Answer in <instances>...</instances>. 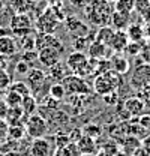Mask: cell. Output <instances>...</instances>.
I'll list each match as a JSON object with an SVG mask.
<instances>
[{
    "label": "cell",
    "mask_w": 150,
    "mask_h": 156,
    "mask_svg": "<svg viewBox=\"0 0 150 156\" xmlns=\"http://www.w3.org/2000/svg\"><path fill=\"white\" fill-rule=\"evenodd\" d=\"M50 5H57V3H63L65 0H47Z\"/></svg>",
    "instance_id": "obj_49"
},
{
    "label": "cell",
    "mask_w": 150,
    "mask_h": 156,
    "mask_svg": "<svg viewBox=\"0 0 150 156\" xmlns=\"http://www.w3.org/2000/svg\"><path fill=\"white\" fill-rule=\"evenodd\" d=\"M35 2H36V3H39V2H44V0H35Z\"/></svg>",
    "instance_id": "obj_54"
},
{
    "label": "cell",
    "mask_w": 150,
    "mask_h": 156,
    "mask_svg": "<svg viewBox=\"0 0 150 156\" xmlns=\"http://www.w3.org/2000/svg\"><path fill=\"white\" fill-rule=\"evenodd\" d=\"M18 50V45H17V41L9 36V35H3L0 36V56L3 57H11L17 53Z\"/></svg>",
    "instance_id": "obj_14"
},
{
    "label": "cell",
    "mask_w": 150,
    "mask_h": 156,
    "mask_svg": "<svg viewBox=\"0 0 150 156\" xmlns=\"http://www.w3.org/2000/svg\"><path fill=\"white\" fill-rule=\"evenodd\" d=\"M131 156H150V155L144 150V149H143V147H141V146H140L138 149H135V150H134V153H132Z\"/></svg>",
    "instance_id": "obj_45"
},
{
    "label": "cell",
    "mask_w": 150,
    "mask_h": 156,
    "mask_svg": "<svg viewBox=\"0 0 150 156\" xmlns=\"http://www.w3.org/2000/svg\"><path fill=\"white\" fill-rule=\"evenodd\" d=\"M65 24H66V30L71 35H74V38H77V36H87V33H89L87 24H84L81 20L78 17H75V15L66 17Z\"/></svg>",
    "instance_id": "obj_12"
},
{
    "label": "cell",
    "mask_w": 150,
    "mask_h": 156,
    "mask_svg": "<svg viewBox=\"0 0 150 156\" xmlns=\"http://www.w3.org/2000/svg\"><path fill=\"white\" fill-rule=\"evenodd\" d=\"M42 48H54L57 51L63 53V42L60 41V38H57L56 35H50V33H38L35 36V50L39 51Z\"/></svg>",
    "instance_id": "obj_8"
},
{
    "label": "cell",
    "mask_w": 150,
    "mask_h": 156,
    "mask_svg": "<svg viewBox=\"0 0 150 156\" xmlns=\"http://www.w3.org/2000/svg\"><path fill=\"white\" fill-rule=\"evenodd\" d=\"M122 84V75H119L117 72H114L112 69L104 72V74H98L93 80V92L98 93L99 96H105L108 93L116 92Z\"/></svg>",
    "instance_id": "obj_2"
},
{
    "label": "cell",
    "mask_w": 150,
    "mask_h": 156,
    "mask_svg": "<svg viewBox=\"0 0 150 156\" xmlns=\"http://www.w3.org/2000/svg\"><path fill=\"white\" fill-rule=\"evenodd\" d=\"M11 2H12V0H11Z\"/></svg>",
    "instance_id": "obj_55"
},
{
    "label": "cell",
    "mask_w": 150,
    "mask_h": 156,
    "mask_svg": "<svg viewBox=\"0 0 150 156\" xmlns=\"http://www.w3.org/2000/svg\"><path fill=\"white\" fill-rule=\"evenodd\" d=\"M114 33H116V30L112 29L111 26H101L98 29V32H96L95 41H98V42H101V44H104V45H107L110 48V44H111Z\"/></svg>",
    "instance_id": "obj_21"
},
{
    "label": "cell",
    "mask_w": 150,
    "mask_h": 156,
    "mask_svg": "<svg viewBox=\"0 0 150 156\" xmlns=\"http://www.w3.org/2000/svg\"><path fill=\"white\" fill-rule=\"evenodd\" d=\"M107 50L108 47L98 42V41H93L90 45H89V56L90 58H95V60H101V58H105L107 56Z\"/></svg>",
    "instance_id": "obj_24"
},
{
    "label": "cell",
    "mask_w": 150,
    "mask_h": 156,
    "mask_svg": "<svg viewBox=\"0 0 150 156\" xmlns=\"http://www.w3.org/2000/svg\"><path fill=\"white\" fill-rule=\"evenodd\" d=\"M21 108H23V111H24V114L29 117L32 116V114H35L38 110V101L36 98L33 96L32 93L30 95H27V96L23 98V101H21Z\"/></svg>",
    "instance_id": "obj_26"
},
{
    "label": "cell",
    "mask_w": 150,
    "mask_h": 156,
    "mask_svg": "<svg viewBox=\"0 0 150 156\" xmlns=\"http://www.w3.org/2000/svg\"><path fill=\"white\" fill-rule=\"evenodd\" d=\"M47 72H44L42 69H38V68H30V71L26 74V83L27 86L30 87L32 93L33 92H38L44 87L45 81H47Z\"/></svg>",
    "instance_id": "obj_10"
},
{
    "label": "cell",
    "mask_w": 150,
    "mask_h": 156,
    "mask_svg": "<svg viewBox=\"0 0 150 156\" xmlns=\"http://www.w3.org/2000/svg\"><path fill=\"white\" fill-rule=\"evenodd\" d=\"M80 156H95V155H80Z\"/></svg>",
    "instance_id": "obj_53"
},
{
    "label": "cell",
    "mask_w": 150,
    "mask_h": 156,
    "mask_svg": "<svg viewBox=\"0 0 150 156\" xmlns=\"http://www.w3.org/2000/svg\"><path fill=\"white\" fill-rule=\"evenodd\" d=\"M128 42H129V39H128L126 32H123V30H116V33H114V36H112L111 44H110V48H111L112 51H116L117 54H120V53L125 51Z\"/></svg>",
    "instance_id": "obj_18"
},
{
    "label": "cell",
    "mask_w": 150,
    "mask_h": 156,
    "mask_svg": "<svg viewBox=\"0 0 150 156\" xmlns=\"http://www.w3.org/2000/svg\"><path fill=\"white\" fill-rule=\"evenodd\" d=\"M21 60H24L30 68L38 62V51L36 50H29V51H24L21 54Z\"/></svg>",
    "instance_id": "obj_36"
},
{
    "label": "cell",
    "mask_w": 150,
    "mask_h": 156,
    "mask_svg": "<svg viewBox=\"0 0 150 156\" xmlns=\"http://www.w3.org/2000/svg\"><path fill=\"white\" fill-rule=\"evenodd\" d=\"M9 29L20 38L26 36L32 33V18L29 17V14H15L9 23Z\"/></svg>",
    "instance_id": "obj_7"
},
{
    "label": "cell",
    "mask_w": 150,
    "mask_h": 156,
    "mask_svg": "<svg viewBox=\"0 0 150 156\" xmlns=\"http://www.w3.org/2000/svg\"><path fill=\"white\" fill-rule=\"evenodd\" d=\"M29 71H30V66H29L24 60H18V63H17V66H15V72H17V74H21V75H26Z\"/></svg>",
    "instance_id": "obj_40"
},
{
    "label": "cell",
    "mask_w": 150,
    "mask_h": 156,
    "mask_svg": "<svg viewBox=\"0 0 150 156\" xmlns=\"http://www.w3.org/2000/svg\"><path fill=\"white\" fill-rule=\"evenodd\" d=\"M9 132V123L5 117H0V140H6Z\"/></svg>",
    "instance_id": "obj_37"
},
{
    "label": "cell",
    "mask_w": 150,
    "mask_h": 156,
    "mask_svg": "<svg viewBox=\"0 0 150 156\" xmlns=\"http://www.w3.org/2000/svg\"><path fill=\"white\" fill-rule=\"evenodd\" d=\"M3 35H6V30L3 27H0V36H3Z\"/></svg>",
    "instance_id": "obj_50"
},
{
    "label": "cell",
    "mask_w": 150,
    "mask_h": 156,
    "mask_svg": "<svg viewBox=\"0 0 150 156\" xmlns=\"http://www.w3.org/2000/svg\"><path fill=\"white\" fill-rule=\"evenodd\" d=\"M29 153L30 156H51L53 155V144L45 136L35 138L29 146Z\"/></svg>",
    "instance_id": "obj_9"
},
{
    "label": "cell",
    "mask_w": 150,
    "mask_h": 156,
    "mask_svg": "<svg viewBox=\"0 0 150 156\" xmlns=\"http://www.w3.org/2000/svg\"><path fill=\"white\" fill-rule=\"evenodd\" d=\"M146 105L140 98H129L125 101V110L128 111V116H140L144 111Z\"/></svg>",
    "instance_id": "obj_19"
},
{
    "label": "cell",
    "mask_w": 150,
    "mask_h": 156,
    "mask_svg": "<svg viewBox=\"0 0 150 156\" xmlns=\"http://www.w3.org/2000/svg\"><path fill=\"white\" fill-rule=\"evenodd\" d=\"M119 95H117V92H112V93H108V95H105V96H102L104 99V102L107 104V105H110V107H114L116 104H117V101H119Z\"/></svg>",
    "instance_id": "obj_39"
},
{
    "label": "cell",
    "mask_w": 150,
    "mask_h": 156,
    "mask_svg": "<svg viewBox=\"0 0 150 156\" xmlns=\"http://www.w3.org/2000/svg\"><path fill=\"white\" fill-rule=\"evenodd\" d=\"M0 156H5V153H3V152H2V150H0Z\"/></svg>",
    "instance_id": "obj_52"
},
{
    "label": "cell",
    "mask_w": 150,
    "mask_h": 156,
    "mask_svg": "<svg viewBox=\"0 0 150 156\" xmlns=\"http://www.w3.org/2000/svg\"><path fill=\"white\" fill-rule=\"evenodd\" d=\"M104 2H107V3H116V0H104Z\"/></svg>",
    "instance_id": "obj_51"
},
{
    "label": "cell",
    "mask_w": 150,
    "mask_h": 156,
    "mask_svg": "<svg viewBox=\"0 0 150 156\" xmlns=\"http://www.w3.org/2000/svg\"><path fill=\"white\" fill-rule=\"evenodd\" d=\"M141 147H143V149L150 155V135H147L143 141H141Z\"/></svg>",
    "instance_id": "obj_44"
},
{
    "label": "cell",
    "mask_w": 150,
    "mask_h": 156,
    "mask_svg": "<svg viewBox=\"0 0 150 156\" xmlns=\"http://www.w3.org/2000/svg\"><path fill=\"white\" fill-rule=\"evenodd\" d=\"M112 11L114 8H111V3H107L104 0L87 2L86 5V15L96 26H108Z\"/></svg>",
    "instance_id": "obj_1"
},
{
    "label": "cell",
    "mask_w": 150,
    "mask_h": 156,
    "mask_svg": "<svg viewBox=\"0 0 150 156\" xmlns=\"http://www.w3.org/2000/svg\"><path fill=\"white\" fill-rule=\"evenodd\" d=\"M6 110H8V105H6L3 101H0V117H5V114H6Z\"/></svg>",
    "instance_id": "obj_48"
},
{
    "label": "cell",
    "mask_w": 150,
    "mask_h": 156,
    "mask_svg": "<svg viewBox=\"0 0 150 156\" xmlns=\"http://www.w3.org/2000/svg\"><path fill=\"white\" fill-rule=\"evenodd\" d=\"M110 65H111L112 71L117 72L119 75H125V74H128L129 69H131V63H129V60L125 57V56L117 54V53H116V56H112V57L110 58Z\"/></svg>",
    "instance_id": "obj_16"
},
{
    "label": "cell",
    "mask_w": 150,
    "mask_h": 156,
    "mask_svg": "<svg viewBox=\"0 0 150 156\" xmlns=\"http://www.w3.org/2000/svg\"><path fill=\"white\" fill-rule=\"evenodd\" d=\"M126 35L132 42H144V26L141 23H131L126 29Z\"/></svg>",
    "instance_id": "obj_20"
},
{
    "label": "cell",
    "mask_w": 150,
    "mask_h": 156,
    "mask_svg": "<svg viewBox=\"0 0 150 156\" xmlns=\"http://www.w3.org/2000/svg\"><path fill=\"white\" fill-rule=\"evenodd\" d=\"M149 2H150V0H149Z\"/></svg>",
    "instance_id": "obj_56"
},
{
    "label": "cell",
    "mask_w": 150,
    "mask_h": 156,
    "mask_svg": "<svg viewBox=\"0 0 150 156\" xmlns=\"http://www.w3.org/2000/svg\"><path fill=\"white\" fill-rule=\"evenodd\" d=\"M140 57H141V60L146 65H150V44H144L143 45L141 53H140Z\"/></svg>",
    "instance_id": "obj_38"
},
{
    "label": "cell",
    "mask_w": 150,
    "mask_h": 156,
    "mask_svg": "<svg viewBox=\"0 0 150 156\" xmlns=\"http://www.w3.org/2000/svg\"><path fill=\"white\" fill-rule=\"evenodd\" d=\"M140 17H141V20H143L144 24H150V6L146 8V9L140 14Z\"/></svg>",
    "instance_id": "obj_43"
},
{
    "label": "cell",
    "mask_w": 150,
    "mask_h": 156,
    "mask_svg": "<svg viewBox=\"0 0 150 156\" xmlns=\"http://www.w3.org/2000/svg\"><path fill=\"white\" fill-rule=\"evenodd\" d=\"M60 56H62V53L54 50V48H42V50L38 51V62H39L44 68L50 69V68H53L56 63L60 62Z\"/></svg>",
    "instance_id": "obj_11"
},
{
    "label": "cell",
    "mask_w": 150,
    "mask_h": 156,
    "mask_svg": "<svg viewBox=\"0 0 150 156\" xmlns=\"http://www.w3.org/2000/svg\"><path fill=\"white\" fill-rule=\"evenodd\" d=\"M36 2L35 0H12L11 8L15 14H29L35 9Z\"/></svg>",
    "instance_id": "obj_23"
},
{
    "label": "cell",
    "mask_w": 150,
    "mask_h": 156,
    "mask_svg": "<svg viewBox=\"0 0 150 156\" xmlns=\"http://www.w3.org/2000/svg\"><path fill=\"white\" fill-rule=\"evenodd\" d=\"M8 90H12V92H15V93L21 95L23 98L32 93V90H30V87L27 86L26 81H12Z\"/></svg>",
    "instance_id": "obj_30"
},
{
    "label": "cell",
    "mask_w": 150,
    "mask_h": 156,
    "mask_svg": "<svg viewBox=\"0 0 150 156\" xmlns=\"http://www.w3.org/2000/svg\"><path fill=\"white\" fill-rule=\"evenodd\" d=\"M87 2H89V0H68V3H69L71 6H74V8H77V9L86 8Z\"/></svg>",
    "instance_id": "obj_42"
},
{
    "label": "cell",
    "mask_w": 150,
    "mask_h": 156,
    "mask_svg": "<svg viewBox=\"0 0 150 156\" xmlns=\"http://www.w3.org/2000/svg\"><path fill=\"white\" fill-rule=\"evenodd\" d=\"M110 24H111V27L114 30H123V32H126V29L131 24V15L122 14V12H117V11H112Z\"/></svg>",
    "instance_id": "obj_17"
},
{
    "label": "cell",
    "mask_w": 150,
    "mask_h": 156,
    "mask_svg": "<svg viewBox=\"0 0 150 156\" xmlns=\"http://www.w3.org/2000/svg\"><path fill=\"white\" fill-rule=\"evenodd\" d=\"M24 128H26V135L32 140L35 138H41V136H45V134L48 132V123H47V119L42 117L41 114H32L26 119L24 122Z\"/></svg>",
    "instance_id": "obj_4"
},
{
    "label": "cell",
    "mask_w": 150,
    "mask_h": 156,
    "mask_svg": "<svg viewBox=\"0 0 150 156\" xmlns=\"http://www.w3.org/2000/svg\"><path fill=\"white\" fill-rule=\"evenodd\" d=\"M144 39L147 41V44H150V24H146L144 27Z\"/></svg>",
    "instance_id": "obj_47"
},
{
    "label": "cell",
    "mask_w": 150,
    "mask_h": 156,
    "mask_svg": "<svg viewBox=\"0 0 150 156\" xmlns=\"http://www.w3.org/2000/svg\"><path fill=\"white\" fill-rule=\"evenodd\" d=\"M72 72H71V69L68 68V65H66V62H59L56 63L53 68H50L48 69V78H51L53 80V83H62L63 80L66 77H69Z\"/></svg>",
    "instance_id": "obj_13"
},
{
    "label": "cell",
    "mask_w": 150,
    "mask_h": 156,
    "mask_svg": "<svg viewBox=\"0 0 150 156\" xmlns=\"http://www.w3.org/2000/svg\"><path fill=\"white\" fill-rule=\"evenodd\" d=\"M11 83H12L11 74L5 68H0V92H6L9 89Z\"/></svg>",
    "instance_id": "obj_34"
},
{
    "label": "cell",
    "mask_w": 150,
    "mask_h": 156,
    "mask_svg": "<svg viewBox=\"0 0 150 156\" xmlns=\"http://www.w3.org/2000/svg\"><path fill=\"white\" fill-rule=\"evenodd\" d=\"M77 146L81 152V155H93L95 150H96V146H95V140L92 136L87 135H81L77 141Z\"/></svg>",
    "instance_id": "obj_22"
},
{
    "label": "cell",
    "mask_w": 150,
    "mask_h": 156,
    "mask_svg": "<svg viewBox=\"0 0 150 156\" xmlns=\"http://www.w3.org/2000/svg\"><path fill=\"white\" fill-rule=\"evenodd\" d=\"M66 65L74 75L84 78L87 74L92 72L95 66V58H89V56L84 54L83 51H74L68 56Z\"/></svg>",
    "instance_id": "obj_3"
},
{
    "label": "cell",
    "mask_w": 150,
    "mask_h": 156,
    "mask_svg": "<svg viewBox=\"0 0 150 156\" xmlns=\"http://www.w3.org/2000/svg\"><path fill=\"white\" fill-rule=\"evenodd\" d=\"M5 156H27L24 152H20V150H9V152H5Z\"/></svg>",
    "instance_id": "obj_46"
},
{
    "label": "cell",
    "mask_w": 150,
    "mask_h": 156,
    "mask_svg": "<svg viewBox=\"0 0 150 156\" xmlns=\"http://www.w3.org/2000/svg\"><path fill=\"white\" fill-rule=\"evenodd\" d=\"M59 24H60V23H59V20L54 17V14L51 12L50 6H48L42 14H39L36 21H35V27H36L38 33H50V35H53L57 30Z\"/></svg>",
    "instance_id": "obj_6"
},
{
    "label": "cell",
    "mask_w": 150,
    "mask_h": 156,
    "mask_svg": "<svg viewBox=\"0 0 150 156\" xmlns=\"http://www.w3.org/2000/svg\"><path fill=\"white\" fill-rule=\"evenodd\" d=\"M81 152L77 146V143L74 141H69L68 144L62 146V147H57V150L53 153V156H80Z\"/></svg>",
    "instance_id": "obj_25"
},
{
    "label": "cell",
    "mask_w": 150,
    "mask_h": 156,
    "mask_svg": "<svg viewBox=\"0 0 150 156\" xmlns=\"http://www.w3.org/2000/svg\"><path fill=\"white\" fill-rule=\"evenodd\" d=\"M20 47H21L24 51L35 50V36H32L30 33H29V35H26V36H21V41H20Z\"/></svg>",
    "instance_id": "obj_35"
},
{
    "label": "cell",
    "mask_w": 150,
    "mask_h": 156,
    "mask_svg": "<svg viewBox=\"0 0 150 156\" xmlns=\"http://www.w3.org/2000/svg\"><path fill=\"white\" fill-rule=\"evenodd\" d=\"M48 96L53 98L54 101H63L65 96H66V89L62 83H53L48 89Z\"/></svg>",
    "instance_id": "obj_27"
},
{
    "label": "cell",
    "mask_w": 150,
    "mask_h": 156,
    "mask_svg": "<svg viewBox=\"0 0 150 156\" xmlns=\"http://www.w3.org/2000/svg\"><path fill=\"white\" fill-rule=\"evenodd\" d=\"M21 101H23V96H21V95L12 92V90H6L3 102H5L8 107H20V105H21Z\"/></svg>",
    "instance_id": "obj_31"
},
{
    "label": "cell",
    "mask_w": 150,
    "mask_h": 156,
    "mask_svg": "<svg viewBox=\"0 0 150 156\" xmlns=\"http://www.w3.org/2000/svg\"><path fill=\"white\" fill-rule=\"evenodd\" d=\"M92 42H93V41L89 39V35H87V36H77V38H74L72 45H74L75 51H84V50L89 48V45H90Z\"/></svg>",
    "instance_id": "obj_33"
},
{
    "label": "cell",
    "mask_w": 150,
    "mask_h": 156,
    "mask_svg": "<svg viewBox=\"0 0 150 156\" xmlns=\"http://www.w3.org/2000/svg\"><path fill=\"white\" fill-rule=\"evenodd\" d=\"M114 11L131 15L132 12L135 11L134 0H116V3H114Z\"/></svg>",
    "instance_id": "obj_29"
},
{
    "label": "cell",
    "mask_w": 150,
    "mask_h": 156,
    "mask_svg": "<svg viewBox=\"0 0 150 156\" xmlns=\"http://www.w3.org/2000/svg\"><path fill=\"white\" fill-rule=\"evenodd\" d=\"M62 84L65 86L68 95L84 96V95H90V92H92V89H90V86L87 84L86 78L74 75V74H71L69 77L65 78V80L62 81Z\"/></svg>",
    "instance_id": "obj_5"
},
{
    "label": "cell",
    "mask_w": 150,
    "mask_h": 156,
    "mask_svg": "<svg viewBox=\"0 0 150 156\" xmlns=\"http://www.w3.org/2000/svg\"><path fill=\"white\" fill-rule=\"evenodd\" d=\"M5 119L9 123V126H12V125H24L27 116L24 114V111L20 105V107H8Z\"/></svg>",
    "instance_id": "obj_15"
},
{
    "label": "cell",
    "mask_w": 150,
    "mask_h": 156,
    "mask_svg": "<svg viewBox=\"0 0 150 156\" xmlns=\"http://www.w3.org/2000/svg\"><path fill=\"white\" fill-rule=\"evenodd\" d=\"M26 136V128L24 125H12L9 126V132H8V138L9 141H21Z\"/></svg>",
    "instance_id": "obj_28"
},
{
    "label": "cell",
    "mask_w": 150,
    "mask_h": 156,
    "mask_svg": "<svg viewBox=\"0 0 150 156\" xmlns=\"http://www.w3.org/2000/svg\"><path fill=\"white\" fill-rule=\"evenodd\" d=\"M134 5H135V11L138 14H141L146 8L150 6V2L149 0H134Z\"/></svg>",
    "instance_id": "obj_41"
},
{
    "label": "cell",
    "mask_w": 150,
    "mask_h": 156,
    "mask_svg": "<svg viewBox=\"0 0 150 156\" xmlns=\"http://www.w3.org/2000/svg\"><path fill=\"white\" fill-rule=\"evenodd\" d=\"M143 45H144V42H132V41H129L123 53H126V54L131 56V57H137V56H140Z\"/></svg>",
    "instance_id": "obj_32"
}]
</instances>
